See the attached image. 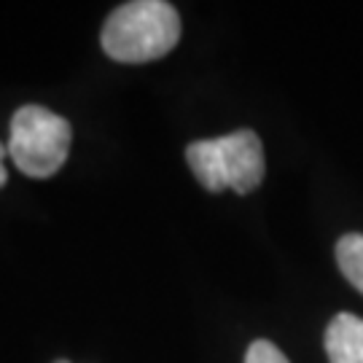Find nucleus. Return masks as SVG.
Segmentation results:
<instances>
[{
    "mask_svg": "<svg viewBox=\"0 0 363 363\" xmlns=\"http://www.w3.org/2000/svg\"><path fill=\"white\" fill-rule=\"evenodd\" d=\"M337 261L342 274L363 294V234H345L339 240Z\"/></svg>",
    "mask_w": 363,
    "mask_h": 363,
    "instance_id": "obj_5",
    "label": "nucleus"
},
{
    "mask_svg": "<svg viewBox=\"0 0 363 363\" xmlns=\"http://www.w3.org/2000/svg\"><path fill=\"white\" fill-rule=\"evenodd\" d=\"M70 151V124L43 105H25L11 118L9 154L30 178H52Z\"/></svg>",
    "mask_w": 363,
    "mask_h": 363,
    "instance_id": "obj_3",
    "label": "nucleus"
},
{
    "mask_svg": "<svg viewBox=\"0 0 363 363\" xmlns=\"http://www.w3.org/2000/svg\"><path fill=\"white\" fill-rule=\"evenodd\" d=\"M323 345L331 363H363V318L339 312L325 328Z\"/></svg>",
    "mask_w": 363,
    "mask_h": 363,
    "instance_id": "obj_4",
    "label": "nucleus"
},
{
    "mask_svg": "<svg viewBox=\"0 0 363 363\" xmlns=\"http://www.w3.org/2000/svg\"><path fill=\"white\" fill-rule=\"evenodd\" d=\"M245 363H291L283 355V350L272 345L269 339H256L250 347H247Z\"/></svg>",
    "mask_w": 363,
    "mask_h": 363,
    "instance_id": "obj_6",
    "label": "nucleus"
},
{
    "mask_svg": "<svg viewBox=\"0 0 363 363\" xmlns=\"http://www.w3.org/2000/svg\"><path fill=\"white\" fill-rule=\"evenodd\" d=\"M6 154H9V148L0 143V189L6 186V181H9V172H6Z\"/></svg>",
    "mask_w": 363,
    "mask_h": 363,
    "instance_id": "obj_7",
    "label": "nucleus"
},
{
    "mask_svg": "<svg viewBox=\"0 0 363 363\" xmlns=\"http://www.w3.org/2000/svg\"><path fill=\"white\" fill-rule=\"evenodd\" d=\"M54 363H70V361H54Z\"/></svg>",
    "mask_w": 363,
    "mask_h": 363,
    "instance_id": "obj_8",
    "label": "nucleus"
},
{
    "mask_svg": "<svg viewBox=\"0 0 363 363\" xmlns=\"http://www.w3.org/2000/svg\"><path fill=\"white\" fill-rule=\"evenodd\" d=\"M181 40V16L164 0H132L108 16L100 33L105 54L140 65L169 54Z\"/></svg>",
    "mask_w": 363,
    "mask_h": 363,
    "instance_id": "obj_1",
    "label": "nucleus"
},
{
    "mask_svg": "<svg viewBox=\"0 0 363 363\" xmlns=\"http://www.w3.org/2000/svg\"><path fill=\"white\" fill-rule=\"evenodd\" d=\"M186 162L196 181L218 194L232 189L237 194L256 191L264 181V145L253 130H237L216 140H196L186 148Z\"/></svg>",
    "mask_w": 363,
    "mask_h": 363,
    "instance_id": "obj_2",
    "label": "nucleus"
}]
</instances>
